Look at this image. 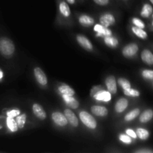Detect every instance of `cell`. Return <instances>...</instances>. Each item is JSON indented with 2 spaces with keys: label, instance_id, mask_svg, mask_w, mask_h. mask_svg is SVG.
Instances as JSON below:
<instances>
[{
  "label": "cell",
  "instance_id": "8fae6325",
  "mask_svg": "<svg viewBox=\"0 0 153 153\" xmlns=\"http://www.w3.org/2000/svg\"><path fill=\"white\" fill-rule=\"evenodd\" d=\"M32 110L34 114L37 117V118L40 120H45L46 117V114L45 111L43 110L41 105L38 104H34L32 106Z\"/></svg>",
  "mask_w": 153,
  "mask_h": 153
},
{
  "label": "cell",
  "instance_id": "7c38bea8",
  "mask_svg": "<svg viewBox=\"0 0 153 153\" xmlns=\"http://www.w3.org/2000/svg\"><path fill=\"white\" fill-rule=\"evenodd\" d=\"M77 41L81 46H82L83 48H85V49L87 50H92L93 49V45L92 43H91L89 40H88L87 37H85V36H82V35H78L77 37Z\"/></svg>",
  "mask_w": 153,
  "mask_h": 153
},
{
  "label": "cell",
  "instance_id": "ffe728a7",
  "mask_svg": "<svg viewBox=\"0 0 153 153\" xmlns=\"http://www.w3.org/2000/svg\"><path fill=\"white\" fill-rule=\"evenodd\" d=\"M7 126L9 129H10V131H12V132H15V131H16L18 130L17 123H16V120L13 117H7Z\"/></svg>",
  "mask_w": 153,
  "mask_h": 153
},
{
  "label": "cell",
  "instance_id": "83f0119b",
  "mask_svg": "<svg viewBox=\"0 0 153 153\" xmlns=\"http://www.w3.org/2000/svg\"><path fill=\"white\" fill-rule=\"evenodd\" d=\"M123 91H124V94H125L126 96H128V97H136L140 96V93H139V91H136V90L134 89H132V88H131L126 90H123Z\"/></svg>",
  "mask_w": 153,
  "mask_h": 153
},
{
  "label": "cell",
  "instance_id": "ba28073f",
  "mask_svg": "<svg viewBox=\"0 0 153 153\" xmlns=\"http://www.w3.org/2000/svg\"><path fill=\"white\" fill-rule=\"evenodd\" d=\"M100 21L101 25L103 26L109 27L115 23L114 16L111 13H105L100 18Z\"/></svg>",
  "mask_w": 153,
  "mask_h": 153
},
{
  "label": "cell",
  "instance_id": "74e56055",
  "mask_svg": "<svg viewBox=\"0 0 153 153\" xmlns=\"http://www.w3.org/2000/svg\"><path fill=\"white\" fill-rule=\"evenodd\" d=\"M67 1L69 3V4H75V2H76V0H67Z\"/></svg>",
  "mask_w": 153,
  "mask_h": 153
},
{
  "label": "cell",
  "instance_id": "ac0fdd59",
  "mask_svg": "<svg viewBox=\"0 0 153 153\" xmlns=\"http://www.w3.org/2000/svg\"><path fill=\"white\" fill-rule=\"evenodd\" d=\"M59 10H60V12L61 13V14H62L64 16H65V17H68V16L70 15V13H71L68 4L64 1H62L60 2Z\"/></svg>",
  "mask_w": 153,
  "mask_h": 153
},
{
  "label": "cell",
  "instance_id": "484cf974",
  "mask_svg": "<svg viewBox=\"0 0 153 153\" xmlns=\"http://www.w3.org/2000/svg\"><path fill=\"white\" fill-rule=\"evenodd\" d=\"M152 6L149 4H145L144 5H143V9H142L140 14H141V16H143V17H148V16L152 13Z\"/></svg>",
  "mask_w": 153,
  "mask_h": 153
},
{
  "label": "cell",
  "instance_id": "e0dca14e",
  "mask_svg": "<svg viewBox=\"0 0 153 153\" xmlns=\"http://www.w3.org/2000/svg\"><path fill=\"white\" fill-rule=\"evenodd\" d=\"M58 91L60 94L62 95H67V96H74L75 91L72 88L67 85H62L58 88Z\"/></svg>",
  "mask_w": 153,
  "mask_h": 153
},
{
  "label": "cell",
  "instance_id": "d590c367",
  "mask_svg": "<svg viewBox=\"0 0 153 153\" xmlns=\"http://www.w3.org/2000/svg\"><path fill=\"white\" fill-rule=\"evenodd\" d=\"M100 90H102V86H97V87H94V88L92 89V91H91V96L92 97H94V95H95L96 94H97L98 91H100Z\"/></svg>",
  "mask_w": 153,
  "mask_h": 153
},
{
  "label": "cell",
  "instance_id": "d4e9b609",
  "mask_svg": "<svg viewBox=\"0 0 153 153\" xmlns=\"http://www.w3.org/2000/svg\"><path fill=\"white\" fill-rule=\"evenodd\" d=\"M136 134H137V137H139V138L141 139V140H146L149 137V133L147 130L140 128H137V131H136Z\"/></svg>",
  "mask_w": 153,
  "mask_h": 153
},
{
  "label": "cell",
  "instance_id": "e575fe53",
  "mask_svg": "<svg viewBox=\"0 0 153 153\" xmlns=\"http://www.w3.org/2000/svg\"><path fill=\"white\" fill-rule=\"evenodd\" d=\"M126 134H128L129 137H132V138H136V137H137V134H136L132 129H130V128H128V129L126 130Z\"/></svg>",
  "mask_w": 153,
  "mask_h": 153
},
{
  "label": "cell",
  "instance_id": "d6a6232c",
  "mask_svg": "<svg viewBox=\"0 0 153 153\" xmlns=\"http://www.w3.org/2000/svg\"><path fill=\"white\" fill-rule=\"evenodd\" d=\"M20 114V111L19 110H11L10 111L7 112V116L9 117H17L18 115Z\"/></svg>",
  "mask_w": 153,
  "mask_h": 153
},
{
  "label": "cell",
  "instance_id": "44dd1931",
  "mask_svg": "<svg viewBox=\"0 0 153 153\" xmlns=\"http://www.w3.org/2000/svg\"><path fill=\"white\" fill-rule=\"evenodd\" d=\"M153 117V111L152 110H146L140 115V121L141 123H147Z\"/></svg>",
  "mask_w": 153,
  "mask_h": 153
},
{
  "label": "cell",
  "instance_id": "b9f144b4",
  "mask_svg": "<svg viewBox=\"0 0 153 153\" xmlns=\"http://www.w3.org/2000/svg\"></svg>",
  "mask_w": 153,
  "mask_h": 153
},
{
  "label": "cell",
  "instance_id": "603a6c76",
  "mask_svg": "<svg viewBox=\"0 0 153 153\" xmlns=\"http://www.w3.org/2000/svg\"><path fill=\"white\" fill-rule=\"evenodd\" d=\"M140 114V110L138 108H136L130 111L129 113L127 114L125 117V120L126 121H131L134 119H135Z\"/></svg>",
  "mask_w": 153,
  "mask_h": 153
},
{
  "label": "cell",
  "instance_id": "f1b7e54d",
  "mask_svg": "<svg viewBox=\"0 0 153 153\" xmlns=\"http://www.w3.org/2000/svg\"><path fill=\"white\" fill-rule=\"evenodd\" d=\"M118 84L122 87V88L123 90H126L131 88V84H130V82L126 79H123V78L119 79V80H118Z\"/></svg>",
  "mask_w": 153,
  "mask_h": 153
},
{
  "label": "cell",
  "instance_id": "f35d334b",
  "mask_svg": "<svg viewBox=\"0 0 153 153\" xmlns=\"http://www.w3.org/2000/svg\"><path fill=\"white\" fill-rule=\"evenodd\" d=\"M3 78V72L0 70V80H1Z\"/></svg>",
  "mask_w": 153,
  "mask_h": 153
},
{
  "label": "cell",
  "instance_id": "8d00e7d4",
  "mask_svg": "<svg viewBox=\"0 0 153 153\" xmlns=\"http://www.w3.org/2000/svg\"><path fill=\"white\" fill-rule=\"evenodd\" d=\"M136 152H138V153H149V152H152V151L149 150V149H140V150L136 151Z\"/></svg>",
  "mask_w": 153,
  "mask_h": 153
},
{
  "label": "cell",
  "instance_id": "4316f807",
  "mask_svg": "<svg viewBox=\"0 0 153 153\" xmlns=\"http://www.w3.org/2000/svg\"><path fill=\"white\" fill-rule=\"evenodd\" d=\"M25 121H26V115L25 114L22 115H18L16 117V122L17 123L18 128H23L24 126H25Z\"/></svg>",
  "mask_w": 153,
  "mask_h": 153
},
{
  "label": "cell",
  "instance_id": "3957f363",
  "mask_svg": "<svg viewBox=\"0 0 153 153\" xmlns=\"http://www.w3.org/2000/svg\"><path fill=\"white\" fill-rule=\"evenodd\" d=\"M52 119L53 120V121L57 125L61 127L66 126L68 123V121H67L65 115L60 113V112H54V113H52Z\"/></svg>",
  "mask_w": 153,
  "mask_h": 153
},
{
  "label": "cell",
  "instance_id": "30bf717a",
  "mask_svg": "<svg viewBox=\"0 0 153 153\" xmlns=\"http://www.w3.org/2000/svg\"><path fill=\"white\" fill-rule=\"evenodd\" d=\"M64 115H65L67 121H68L73 126L77 127L78 126H79V120H78V118L76 117V114H75L70 109H66V110L64 111Z\"/></svg>",
  "mask_w": 153,
  "mask_h": 153
},
{
  "label": "cell",
  "instance_id": "277c9868",
  "mask_svg": "<svg viewBox=\"0 0 153 153\" xmlns=\"http://www.w3.org/2000/svg\"><path fill=\"white\" fill-rule=\"evenodd\" d=\"M34 73L37 82H38L40 85H41L42 86H45V85H47L48 80L47 78H46V74H45L44 72H43L40 67H36L34 70Z\"/></svg>",
  "mask_w": 153,
  "mask_h": 153
},
{
  "label": "cell",
  "instance_id": "9c48e42d",
  "mask_svg": "<svg viewBox=\"0 0 153 153\" xmlns=\"http://www.w3.org/2000/svg\"><path fill=\"white\" fill-rule=\"evenodd\" d=\"M105 85L106 86H107L108 90V91L111 94H116L117 91V82L114 76H108L105 80Z\"/></svg>",
  "mask_w": 153,
  "mask_h": 153
},
{
  "label": "cell",
  "instance_id": "4dcf8cb0",
  "mask_svg": "<svg viewBox=\"0 0 153 153\" xmlns=\"http://www.w3.org/2000/svg\"><path fill=\"white\" fill-rule=\"evenodd\" d=\"M142 75L144 78L147 79H153V70H143Z\"/></svg>",
  "mask_w": 153,
  "mask_h": 153
},
{
  "label": "cell",
  "instance_id": "9a60e30c",
  "mask_svg": "<svg viewBox=\"0 0 153 153\" xmlns=\"http://www.w3.org/2000/svg\"><path fill=\"white\" fill-rule=\"evenodd\" d=\"M93 114L98 117H105L108 114V109L105 107L100 105H94L91 107Z\"/></svg>",
  "mask_w": 153,
  "mask_h": 153
},
{
  "label": "cell",
  "instance_id": "8992f818",
  "mask_svg": "<svg viewBox=\"0 0 153 153\" xmlns=\"http://www.w3.org/2000/svg\"><path fill=\"white\" fill-rule=\"evenodd\" d=\"M93 97H94L95 100H97V101L108 102L111 101V94L109 91H104V90L102 89L100 90V91H98V92H97Z\"/></svg>",
  "mask_w": 153,
  "mask_h": 153
},
{
  "label": "cell",
  "instance_id": "6da1fadb",
  "mask_svg": "<svg viewBox=\"0 0 153 153\" xmlns=\"http://www.w3.org/2000/svg\"><path fill=\"white\" fill-rule=\"evenodd\" d=\"M15 46L13 42L9 39L2 37L0 39V52L5 56H10L13 54Z\"/></svg>",
  "mask_w": 153,
  "mask_h": 153
},
{
  "label": "cell",
  "instance_id": "d6986e66",
  "mask_svg": "<svg viewBox=\"0 0 153 153\" xmlns=\"http://www.w3.org/2000/svg\"><path fill=\"white\" fill-rule=\"evenodd\" d=\"M79 22L84 26H91L94 23V19L88 15H82L79 17Z\"/></svg>",
  "mask_w": 153,
  "mask_h": 153
},
{
  "label": "cell",
  "instance_id": "836d02e7",
  "mask_svg": "<svg viewBox=\"0 0 153 153\" xmlns=\"http://www.w3.org/2000/svg\"><path fill=\"white\" fill-rule=\"evenodd\" d=\"M96 4H99V5H102V6H104V5H107L109 3L110 0H93Z\"/></svg>",
  "mask_w": 153,
  "mask_h": 153
},
{
  "label": "cell",
  "instance_id": "52a82bcc",
  "mask_svg": "<svg viewBox=\"0 0 153 153\" xmlns=\"http://www.w3.org/2000/svg\"><path fill=\"white\" fill-rule=\"evenodd\" d=\"M94 30L97 32V37H107L111 35V31L108 28V27L103 26L102 25L97 24L94 26Z\"/></svg>",
  "mask_w": 153,
  "mask_h": 153
},
{
  "label": "cell",
  "instance_id": "ab89813d",
  "mask_svg": "<svg viewBox=\"0 0 153 153\" xmlns=\"http://www.w3.org/2000/svg\"><path fill=\"white\" fill-rule=\"evenodd\" d=\"M149 1H151V2H152V4H153V0H149Z\"/></svg>",
  "mask_w": 153,
  "mask_h": 153
},
{
  "label": "cell",
  "instance_id": "cb8c5ba5",
  "mask_svg": "<svg viewBox=\"0 0 153 153\" xmlns=\"http://www.w3.org/2000/svg\"><path fill=\"white\" fill-rule=\"evenodd\" d=\"M132 31L140 38L145 39L147 37V34H146V31H144L143 30V28H138V27H132Z\"/></svg>",
  "mask_w": 153,
  "mask_h": 153
},
{
  "label": "cell",
  "instance_id": "5b68a950",
  "mask_svg": "<svg viewBox=\"0 0 153 153\" xmlns=\"http://www.w3.org/2000/svg\"><path fill=\"white\" fill-rule=\"evenodd\" d=\"M138 51V46L135 43H131L127 45L123 49V55L126 58L133 57Z\"/></svg>",
  "mask_w": 153,
  "mask_h": 153
},
{
  "label": "cell",
  "instance_id": "4fadbf2b",
  "mask_svg": "<svg viewBox=\"0 0 153 153\" xmlns=\"http://www.w3.org/2000/svg\"><path fill=\"white\" fill-rule=\"evenodd\" d=\"M63 99H64V102H65L66 104L67 105V106L70 107L73 109H76L79 108V102L76 100L75 98H73L72 96H67V95H62Z\"/></svg>",
  "mask_w": 153,
  "mask_h": 153
},
{
  "label": "cell",
  "instance_id": "f546056e",
  "mask_svg": "<svg viewBox=\"0 0 153 153\" xmlns=\"http://www.w3.org/2000/svg\"><path fill=\"white\" fill-rule=\"evenodd\" d=\"M119 138L120 141H122L124 143H126V144H130L131 143V137H129L128 134L127 135H126V134H120Z\"/></svg>",
  "mask_w": 153,
  "mask_h": 153
},
{
  "label": "cell",
  "instance_id": "7402d4cb",
  "mask_svg": "<svg viewBox=\"0 0 153 153\" xmlns=\"http://www.w3.org/2000/svg\"><path fill=\"white\" fill-rule=\"evenodd\" d=\"M105 43L110 47H116L118 45V40L111 35L107 36L105 37Z\"/></svg>",
  "mask_w": 153,
  "mask_h": 153
},
{
  "label": "cell",
  "instance_id": "60d3db41",
  "mask_svg": "<svg viewBox=\"0 0 153 153\" xmlns=\"http://www.w3.org/2000/svg\"><path fill=\"white\" fill-rule=\"evenodd\" d=\"M152 25H153V23H152Z\"/></svg>",
  "mask_w": 153,
  "mask_h": 153
},
{
  "label": "cell",
  "instance_id": "1f68e13d",
  "mask_svg": "<svg viewBox=\"0 0 153 153\" xmlns=\"http://www.w3.org/2000/svg\"><path fill=\"white\" fill-rule=\"evenodd\" d=\"M132 22H133V23H134L136 26L138 27V28H143L145 27L144 23H143V22H142L140 19H137V18H134V19H132Z\"/></svg>",
  "mask_w": 153,
  "mask_h": 153
},
{
  "label": "cell",
  "instance_id": "7a4b0ae2",
  "mask_svg": "<svg viewBox=\"0 0 153 153\" xmlns=\"http://www.w3.org/2000/svg\"><path fill=\"white\" fill-rule=\"evenodd\" d=\"M79 117L82 122L88 128H91V129H94L97 128V121H96L95 118L90 114L87 111H82L79 114Z\"/></svg>",
  "mask_w": 153,
  "mask_h": 153
},
{
  "label": "cell",
  "instance_id": "2e32d148",
  "mask_svg": "<svg viewBox=\"0 0 153 153\" xmlns=\"http://www.w3.org/2000/svg\"><path fill=\"white\" fill-rule=\"evenodd\" d=\"M141 58L143 62L146 64H149V65L153 64V54L149 50H147V49L143 50L141 54Z\"/></svg>",
  "mask_w": 153,
  "mask_h": 153
},
{
  "label": "cell",
  "instance_id": "5bb4252c",
  "mask_svg": "<svg viewBox=\"0 0 153 153\" xmlns=\"http://www.w3.org/2000/svg\"><path fill=\"white\" fill-rule=\"evenodd\" d=\"M128 102L126 99L125 98H121L118 100L116 102L115 105V110L117 113H122L123 111L126 109V108L128 107Z\"/></svg>",
  "mask_w": 153,
  "mask_h": 153
}]
</instances>
